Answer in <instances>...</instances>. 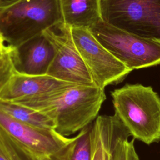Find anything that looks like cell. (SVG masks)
Returning <instances> with one entry per match:
<instances>
[{
  "label": "cell",
  "instance_id": "6da1fadb",
  "mask_svg": "<svg viewBox=\"0 0 160 160\" xmlns=\"http://www.w3.org/2000/svg\"><path fill=\"white\" fill-rule=\"evenodd\" d=\"M106 98L103 88L75 85L12 102L44 114L54 122V130L67 137L91 124Z\"/></svg>",
  "mask_w": 160,
  "mask_h": 160
},
{
  "label": "cell",
  "instance_id": "7a4b0ae2",
  "mask_svg": "<svg viewBox=\"0 0 160 160\" xmlns=\"http://www.w3.org/2000/svg\"><path fill=\"white\" fill-rule=\"evenodd\" d=\"M63 23L59 0H8L0 2V34L11 46Z\"/></svg>",
  "mask_w": 160,
  "mask_h": 160
},
{
  "label": "cell",
  "instance_id": "3957f363",
  "mask_svg": "<svg viewBox=\"0 0 160 160\" xmlns=\"http://www.w3.org/2000/svg\"><path fill=\"white\" fill-rule=\"evenodd\" d=\"M114 111L134 139L160 141V97L151 86L126 84L111 92Z\"/></svg>",
  "mask_w": 160,
  "mask_h": 160
},
{
  "label": "cell",
  "instance_id": "277c9868",
  "mask_svg": "<svg viewBox=\"0 0 160 160\" xmlns=\"http://www.w3.org/2000/svg\"><path fill=\"white\" fill-rule=\"evenodd\" d=\"M94 38L131 71L160 64V42L122 30L102 19L88 28Z\"/></svg>",
  "mask_w": 160,
  "mask_h": 160
},
{
  "label": "cell",
  "instance_id": "5b68a950",
  "mask_svg": "<svg viewBox=\"0 0 160 160\" xmlns=\"http://www.w3.org/2000/svg\"><path fill=\"white\" fill-rule=\"evenodd\" d=\"M104 22L160 42V0H100Z\"/></svg>",
  "mask_w": 160,
  "mask_h": 160
},
{
  "label": "cell",
  "instance_id": "8992f818",
  "mask_svg": "<svg viewBox=\"0 0 160 160\" xmlns=\"http://www.w3.org/2000/svg\"><path fill=\"white\" fill-rule=\"evenodd\" d=\"M71 34L96 86L104 89L119 84L132 71L110 53L88 28H73Z\"/></svg>",
  "mask_w": 160,
  "mask_h": 160
},
{
  "label": "cell",
  "instance_id": "52a82bcc",
  "mask_svg": "<svg viewBox=\"0 0 160 160\" xmlns=\"http://www.w3.org/2000/svg\"><path fill=\"white\" fill-rule=\"evenodd\" d=\"M44 32L55 48L54 56L46 74L78 85L96 86L75 45L71 28L62 23Z\"/></svg>",
  "mask_w": 160,
  "mask_h": 160
},
{
  "label": "cell",
  "instance_id": "ba28073f",
  "mask_svg": "<svg viewBox=\"0 0 160 160\" xmlns=\"http://www.w3.org/2000/svg\"><path fill=\"white\" fill-rule=\"evenodd\" d=\"M0 128L39 158L49 157L68 143L71 138L54 129L34 126L18 121L0 110Z\"/></svg>",
  "mask_w": 160,
  "mask_h": 160
},
{
  "label": "cell",
  "instance_id": "9c48e42d",
  "mask_svg": "<svg viewBox=\"0 0 160 160\" xmlns=\"http://www.w3.org/2000/svg\"><path fill=\"white\" fill-rule=\"evenodd\" d=\"M9 46L16 71L26 74H46L55 53L54 45L44 32L18 46Z\"/></svg>",
  "mask_w": 160,
  "mask_h": 160
},
{
  "label": "cell",
  "instance_id": "30bf717a",
  "mask_svg": "<svg viewBox=\"0 0 160 160\" xmlns=\"http://www.w3.org/2000/svg\"><path fill=\"white\" fill-rule=\"evenodd\" d=\"M127 134L131 135L116 114L98 116L90 131L91 160H112L118 140Z\"/></svg>",
  "mask_w": 160,
  "mask_h": 160
},
{
  "label": "cell",
  "instance_id": "8fae6325",
  "mask_svg": "<svg viewBox=\"0 0 160 160\" xmlns=\"http://www.w3.org/2000/svg\"><path fill=\"white\" fill-rule=\"evenodd\" d=\"M78 85L57 79L48 74L31 75L16 71L2 92L0 99L12 101Z\"/></svg>",
  "mask_w": 160,
  "mask_h": 160
},
{
  "label": "cell",
  "instance_id": "7c38bea8",
  "mask_svg": "<svg viewBox=\"0 0 160 160\" xmlns=\"http://www.w3.org/2000/svg\"><path fill=\"white\" fill-rule=\"evenodd\" d=\"M63 23L88 28L100 19V0H59Z\"/></svg>",
  "mask_w": 160,
  "mask_h": 160
},
{
  "label": "cell",
  "instance_id": "4fadbf2b",
  "mask_svg": "<svg viewBox=\"0 0 160 160\" xmlns=\"http://www.w3.org/2000/svg\"><path fill=\"white\" fill-rule=\"evenodd\" d=\"M92 124V123H91ZM91 124L81 130L71 140L49 156L51 160H91Z\"/></svg>",
  "mask_w": 160,
  "mask_h": 160
},
{
  "label": "cell",
  "instance_id": "5bb4252c",
  "mask_svg": "<svg viewBox=\"0 0 160 160\" xmlns=\"http://www.w3.org/2000/svg\"><path fill=\"white\" fill-rule=\"evenodd\" d=\"M0 110L21 122L41 128L55 129L53 121L44 114L14 102L0 99Z\"/></svg>",
  "mask_w": 160,
  "mask_h": 160
},
{
  "label": "cell",
  "instance_id": "9a60e30c",
  "mask_svg": "<svg viewBox=\"0 0 160 160\" xmlns=\"http://www.w3.org/2000/svg\"><path fill=\"white\" fill-rule=\"evenodd\" d=\"M0 146L9 160H40L31 151L0 128Z\"/></svg>",
  "mask_w": 160,
  "mask_h": 160
},
{
  "label": "cell",
  "instance_id": "2e32d148",
  "mask_svg": "<svg viewBox=\"0 0 160 160\" xmlns=\"http://www.w3.org/2000/svg\"><path fill=\"white\" fill-rule=\"evenodd\" d=\"M16 72L10 46L0 42V93Z\"/></svg>",
  "mask_w": 160,
  "mask_h": 160
},
{
  "label": "cell",
  "instance_id": "e0dca14e",
  "mask_svg": "<svg viewBox=\"0 0 160 160\" xmlns=\"http://www.w3.org/2000/svg\"><path fill=\"white\" fill-rule=\"evenodd\" d=\"M130 134H127L121 138L115 147L112 160H139L136 151L133 138L128 140Z\"/></svg>",
  "mask_w": 160,
  "mask_h": 160
},
{
  "label": "cell",
  "instance_id": "ac0fdd59",
  "mask_svg": "<svg viewBox=\"0 0 160 160\" xmlns=\"http://www.w3.org/2000/svg\"><path fill=\"white\" fill-rule=\"evenodd\" d=\"M0 160H9L0 146Z\"/></svg>",
  "mask_w": 160,
  "mask_h": 160
},
{
  "label": "cell",
  "instance_id": "d6986e66",
  "mask_svg": "<svg viewBox=\"0 0 160 160\" xmlns=\"http://www.w3.org/2000/svg\"><path fill=\"white\" fill-rule=\"evenodd\" d=\"M40 160H51V159H49V157H46V158H41Z\"/></svg>",
  "mask_w": 160,
  "mask_h": 160
},
{
  "label": "cell",
  "instance_id": "ffe728a7",
  "mask_svg": "<svg viewBox=\"0 0 160 160\" xmlns=\"http://www.w3.org/2000/svg\"><path fill=\"white\" fill-rule=\"evenodd\" d=\"M0 42H4V40H3V39H2V38L1 35V34H0Z\"/></svg>",
  "mask_w": 160,
  "mask_h": 160
},
{
  "label": "cell",
  "instance_id": "44dd1931",
  "mask_svg": "<svg viewBox=\"0 0 160 160\" xmlns=\"http://www.w3.org/2000/svg\"><path fill=\"white\" fill-rule=\"evenodd\" d=\"M2 1V0H0V2H1Z\"/></svg>",
  "mask_w": 160,
  "mask_h": 160
}]
</instances>
